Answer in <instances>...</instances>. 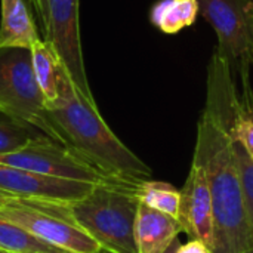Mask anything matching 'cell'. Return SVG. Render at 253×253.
Returning a JSON list of instances; mask_svg holds the SVG:
<instances>
[{"instance_id":"cell-23","label":"cell","mask_w":253,"mask_h":253,"mask_svg":"<svg viewBox=\"0 0 253 253\" xmlns=\"http://www.w3.org/2000/svg\"><path fill=\"white\" fill-rule=\"evenodd\" d=\"M96 253H111V252H107L105 249H101V251H98V252H96Z\"/></svg>"},{"instance_id":"cell-13","label":"cell","mask_w":253,"mask_h":253,"mask_svg":"<svg viewBox=\"0 0 253 253\" xmlns=\"http://www.w3.org/2000/svg\"><path fill=\"white\" fill-rule=\"evenodd\" d=\"M30 55L34 79L42 92L44 107H47L58 99V84L62 64L50 44L43 39L37 40L30 47Z\"/></svg>"},{"instance_id":"cell-25","label":"cell","mask_w":253,"mask_h":253,"mask_svg":"<svg viewBox=\"0 0 253 253\" xmlns=\"http://www.w3.org/2000/svg\"><path fill=\"white\" fill-rule=\"evenodd\" d=\"M249 253H253V251H252V252H249Z\"/></svg>"},{"instance_id":"cell-17","label":"cell","mask_w":253,"mask_h":253,"mask_svg":"<svg viewBox=\"0 0 253 253\" xmlns=\"http://www.w3.org/2000/svg\"><path fill=\"white\" fill-rule=\"evenodd\" d=\"M0 251L6 253H67L0 216Z\"/></svg>"},{"instance_id":"cell-7","label":"cell","mask_w":253,"mask_h":253,"mask_svg":"<svg viewBox=\"0 0 253 253\" xmlns=\"http://www.w3.org/2000/svg\"><path fill=\"white\" fill-rule=\"evenodd\" d=\"M199 13L213 27L215 47L231 65L233 73L251 68L253 62V0H197Z\"/></svg>"},{"instance_id":"cell-3","label":"cell","mask_w":253,"mask_h":253,"mask_svg":"<svg viewBox=\"0 0 253 253\" xmlns=\"http://www.w3.org/2000/svg\"><path fill=\"white\" fill-rule=\"evenodd\" d=\"M139 181L110 178L95 184L84 199L70 203L77 224L107 252L138 253L133 228Z\"/></svg>"},{"instance_id":"cell-10","label":"cell","mask_w":253,"mask_h":253,"mask_svg":"<svg viewBox=\"0 0 253 253\" xmlns=\"http://www.w3.org/2000/svg\"><path fill=\"white\" fill-rule=\"evenodd\" d=\"M181 191L178 221L182 231L213 248V209L206 170L199 159L193 156L191 168Z\"/></svg>"},{"instance_id":"cell-5","label":"cell","mask_w":253,"mask_h":253,"mask_svg":"<svg viewBox=\"0 0 253 253\" xmlns=\"http://www.w3.org/2000/svg\"><path fill=\"white\" fill-rule=\"evenodd\" d=\"M0 113L47 136L44 102L34 79L30 49L0 47Z\"/></svg>"},{"instance_id":"cell-12","label":"cell","mask_w":253,"mask_h":253,"mask_svg":"<svg viewBox=\"0 0 253 253\" xmlns=\"http://www.w3.org/2000/svg\"><path fill=\"white\" fill-rule=\"evenodd\" d=\"M0 47L30 49L39 34L28 0H0Z\"/></svg>"},{"instance_id":"cell-1","label":"cell","mask_w":253,"mask_h":253,"mask_svg":"<svg viewBox=\"0 0 253 253\" xmlns=\"http://www.w3.org/2000/svg\"><path fill=\"white\" fill-rule=\"evenodd\" d=\"M47 136L70 148L108 178L142 179L151 169L130 151L98 111L93 96L76 87L62 67L58 99L44 107Z\"/></svg>"},{"instance_id":"cell-4","label":"cell","mask_w":253,"mask_h":253,"mask_svg":"<svg viewBox=\"0 0 253 253\" xmlns=\"http://www.w3.org/2000/svg\"><path fill=\"white\" fill-rule=\"evenodd\" d=\"M0 216L67 253H96L102 248L77 224L70 203L7 197Z\"/></svg>"},{"instance_id":"cell-16","label":"cell","mask_w":253,"mask_h":253,"mask_svg":"<svg viewBox=\"0 0 253 253\" xmlns=\"http://www.w3.org/2000/svg\"><path fill=\"white\" fill-rule=\"evenodd\" d=\"M136 199L141 205L178 218L181 191L169 182L141 179L136 185Z\"/></svg>"},{"instance_id":"cell-20","label":"cell","mask_w":253,"mask_h":253,"mask_svg":"<svg viewBox=\"0 0 253 253\" xmlns=\"http://www.w3.org/2000/svg\"><path fill=\"white\" fill-rule=\"evenodd\" d=\"M176 253H212L211 248L208 245H205L200 240L191 239L190 242H187L185 245L181 243V246L178 248Z\"/></svg>"},{"instance_id":"cell-22","label":"cell","mask_w":253,"mask_h":253,"mask_svg":"<svg viewBox=\"0 0 253 253\" xmlns=\"http://www.w3.org/2000/svg\"><path fill=\"white\" fill-rule=\"evenodd\" d=\"M7 197H9L7 194H4L3 191H0V205H1V203H3V202H4V200L7 199Z\"/></svg>"},{"instance_id":"cell-2","label":"cell","mask_w":253,"mask_h":253,"mask_svg":"<svg viewBox=\"0 0 253 253\" xmlns=\"http://www.w3.org/2000/svg\"><path fill=\"white\" fill-rule=\"evenodd\" d=\"M194 157L206 170L212 196V253L252 252L253 231L245 208L234 141L227 127L205 110L197 125Z\"/></svg>"},{"instance_id":"cell-8","label":"cell","mask_w":253,"mask_h":253,"mask_svg":"<svg viewBox=\"0 0 253 253\" xmlns=\"http://www.w3.org/2000/svg\"><path fill=\"white\" fill-rule=\"evenodd\" d=\"M0 163L43 175L92 184H99L110 179L70 148L46 135L31 139L27 145L13 153L1 154Z\"/></svg>"},{"instance_id":"cell-6","label":"cell","mask_w":253,"mask_h":253,"mask_svg":"<svg viewBox=\"0 0 253 253\" xmlns=\"http://www.w3.org/2000/svg\"><path fill=\"white\" fill-rule=\"evenodd\" d=\"M36 10L42 39L50 44L58 55L62 67L71 82L86 96H93L86 76L80 27L79 1L80 0H28Z\"/></svg>"},{"instance_id":"cell-24","label":"cell","mask_w":253,"mask_h":253,"mask_svg":"<svg viewBox=\"0 0 253 253\" xmlns=\"http://www.w3.org/2000/svg\"><path fill=\"white\" fill-rule=\"evenodd\" d=\"M0 253H6V252H1V251H0Z\"/></svg>"},{"instance_id":"cell-18","label":"cell","mask_w":253,"mask_h":253,"mask_svg":"<svg viewBox=\"0 0 253 253\" xmlns=\"http://www.w3.org/2000/svg\"><path fill=\"white\" fill-rule=\"evenodd\" d=\"M44 135L36 127L12 120L6 116L0 117V156L13 153L24 145H27L31 139Z\"/></svg>"},{"instance_id":"cell-19","label":"cell","mask_w":253,"mask_h":253,"mask_svg":"<svg viewBox=\"0 0 253 253\" xmlns=\"http://www.w3.org/2000/svg\"><path fill=\"white\" fill-rule=\"evenodd\" d=\"M234 153H236L237 166H239V175H240L245 208H246L249 224H251L253 231V159L245 150V147L237 141H234Z\"/></svg>"},{"instance_id":"cell-21","label":"cell","mask_w":253,"mask_h":253,"mask_svg":"<svg viewBox=\"0 0 253 253\" xmlns=\"http://www.w3.org/2000/svg\"><path fill=\"white\" fill-rule=\"evenodd\" d=\"M179 246H181V242L176 239V240L170 245V248H169V249H168L165 253H176V251H178V248H179Z\"/></svg>"},{"instance_id":"cell-14","label":"cell","mask_w":253,"mask_h":253,"mask_svg":"<svg viewBox=\"0 0 253 253\" xmlns=\"http://www.w3.org/2000/svg\"><path fill=\"white\" fill-rule=\"evenodd\" d=\"M242 82L239 89V98L228 122L227 130L231 138L240 142L253 159V87L251 83L249 68H243L237 73Z\"/></svg>"},{"instance_id":"cell-9","label":"cell","mask_w":253,"mask_h":253,"mask_svg":"<svg viewBox=\"0 0 253 253\" xmlns=\"http://www.w3.org/2000/svg\"><path fill=\"white\" fill-rule=\"evenodd\" d=\"M95 184L31 172L0 163V191L9 197L74 203L84 199Z\"/></svg>"},{"instance_id":"cell-15","label":"cell","mask_w":253,"mask_h":253,"mask_svg":"<svg viewBox=\"0 0 253 253\" xmlns=\"http://www.w3.org/2000/svg\"><path fill=\"white\" fill-rule=\"evenodd\" d=\"M197 0H159L153 4L150 21L165 34H176L196 22L199 13Z\"/></svg>"},{"instance_id":"cell-11","label":"cell","mask_w":253,"mask_h":253,"mask_svg":"<svg viewBox=\"0 0 253 253\" xmlns=\"http://www.w3.org/2000/svg\"><path fill=\"white\" fill-rule=\"evenodd\" d=\"M181 233L178 218L139 203L133 228L138 253H165Z\"/></svg>"}]
</instances>
